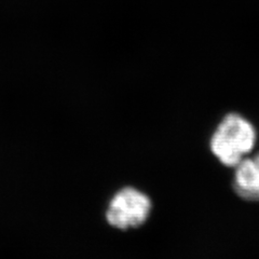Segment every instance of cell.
Returning a JSON list of instances; mask_svg holds the SVG:
<instances>
[{
	"instance_id": "cell-1",
	"label": "cell",
	"mask_w": 259,
	"mask_h": 259,
	"mask_svg": "<svg viewBox=\"0 0 259 259\" xmlns=\"http://www.w3.org/2000/svg\"><path fill=\"white\" fill-rule=\"evenodd\" d=\"M256 142L253 125L237 113L227 115L210 139V150L227 166H237Z\"/></svg>"
},
{
	"instance_id": "cell-2",
	"label": "cell",
	"mask_w": 259,
	"mask_h": 259,
	"mask_svg": "<svg viewBox=\"0 0 259 259\" xmlns=\"http://www.w3.org/2000/svg\"><path fill=\"white\" fill-rule=\"evenodd\" d=\"M151 201L147 194L133 187L119 190L110 200L106 210L108 224L120 230L137 228L148 220Z\"/></svg>"
},
{
	"instance_id": "cell-3",
	"label": "cell",
	"mask_w": 259,
	"mask_h": 259,
	"mask_svg": "<svg viewBox=\"0 0 259 259\" xmlns=\"http://www.w3.org/2000/svg\"><path fill=\"white\" fill-rule=\"evenodd\" d=\"M234 167V190L243 199L259 201V153L243 159Z\"/></svg>"
}]
</instances>
